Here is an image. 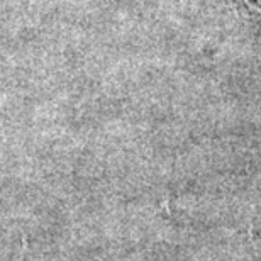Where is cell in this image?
Returning a JSON list of instances; mask_svg holds the SVG:
<instances>
[{
	"mask_svg": "<svg viewBox=\"0 0 261 261\" xmlns=\"http://www.w3.org/2000/svg\"><path fill=\"white\" fill-rule=\"evenodd\" d=\"M246 4V7H249L253 12H258L261 14V0H243Z\"/></svg>",
	"mask_w": 261,
	"mask_h": 261,
	"instance_id": "6da1fadb",
	"label": "cell"
}]
</instances>
